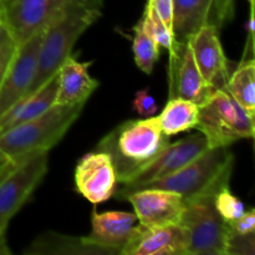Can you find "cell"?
I'll use <instances>...</instances> for the list:
<instances>
[{
  "instance_id": "cell-13",
  "label": "cell",
  "mask_w": 255,
  "mask_h": 255,
  "mask_svg": "<svg viewBox=\"0 0 255 255\" xmlns=\"http://www.w3.org/2000/svg\"><path fill=\"white\" fill-rule=\"evenodd\" d=\"M168 81L169 99L179 97L198 106L204 104L214 91L202 76L188 41L174 44L173 52L169 55Z\"/></svg>"
},
{
  "instance_id": "cell-11",
  "label": "cell",
  "mask_w": 255,
  "mask_h": 255,
  "mask_svg": "<svg viewBox=\"0 0 255 255\" xmlns=\"http://www.w3.org/2000/svg\"><path fill=\"white\" fill-rule=\"evenodd\" d=\"M42 34L44 30L17 45L14 57L0 85V115L29 92L36 72Z\"/></svg>"
},
{
  "instance_id": "cell-10",
  "label": "cell",
  "mask_w": 255,
  "mask_h": 255,
  "mask_svg": "<svg viewBox=\"0 0 255 255\" xmlns=\"http://www.w3.org/2000/svg\"><path fill=\"white\" fill-rule=\"evenodd\" d=\"M174 41L187 42L206 25L221 30L234 15L233 0H172Z\"/></svg>"
},
{
  "instance_id": "cell-19",
  "label": "cell",
  "mask_w": 255,
  "mask_h": 255,
  "mask_svg": "<svg viewBox=\"0 0 255 255\" xmlns=\"http://www.w3.org/2000/svg\"><path fill=\"white\" fill-rule=\"evenodd\" d=\"M57 92V74L35 91L25 95L0 115V134L20 124L39 116L54 106Z\"/></svg>"
},
{
  "instance_id": "cell-17",
  "label": "cell",
  "mask_w": 255,
  "mask_h": 255,
  "mask_svg": "<svg viewBox=\"0 0 255 255\" xmlns=\"http://www.w3.org/2000/svg\"><path fill=\"white\" fill-rule=\"evenodd\" d=\"M136 222V214L129 212L110 211L99 213L94 209L91 216V233L86 236V239L94 246L109 252L110 255L121 254Z\"/></svg>"
},
{
  "instance_id": "cell-20",
  "label": "cell",
  "mask_w": 255,
  "mask_h": 255,
  "mask_svg": "<svg viewBox=\"0 0 255 255\" xmlns=\"http://www.w3.org/2000/svg\"><path fill=\"white\" fill-rule=\"evenodd\" d=\"M29 255H110L109 252L94 246L86 237H72L46 232L37 237L25 251Z\"/></svg>"
},
{
  "instance_id": "cell-28",
  "label": "cell",
  "mask_w": 255,
  "mask_h": 255,
  "mask_svg": "<svg viewBox=\"0 0 255 255\" xmlns=\"http://www.w3.org/2000/svg\"><path fill=\"white\" fill-rule=\"evenodd\" d=\"M16 42L14 41L6 29L4 27V34H2L1 41H0V85H1L2 79H4L6 70L14 57L15 51H16Z\"/></svg>"
},
{
  "instance_id": "cell-34",
  "label": "cell",
  "mask_w": 255,
  "mask_h": 255,
  "mask_svg": "<svg viewBox=\"0 0 255 255\" xmlns=\"http://www.w3.org/2000/svg\"><path fill=\"white\" fill-rule=\"evenodd\" d=\"M249 4H251V7H254V0H248Z\"/></svg>"
},
{
  "instance_id": "cell-26",
  "label": "cell",
  "mask_w": 255,
  "mask_h": 255,
  "mask_svg": "<svg viewBox=\"0 0 255 255\" xmlns=\"http://www.w3.org/2000/svg\"><path fill=\"white\" fill-rule=\"evenodd\" d=\"M255 233L242 234L229 228L226 255H254Z\"/></svg>"
},
{
  "instance_id": "cell-1",
  "label": "cell",
  "mask_w": 255,
  "mask_h": 255,
  "mask_svg": "<svg viewBox=\"0 0 255 255\" xmlns=\"http://www.w3.org/2000/svg\"><path fill=\"white\" fill-rule=\"evenodd\" d=\"M102 9L104 0H70L52 17L44 29L36 72L27 94L57 74L65 59L72 54L79 37L101 16Z\"/></svg>"
},
{
  "instance_id": "cell-22",
  "label": "cell",
  "mask_w": 255,
  "mask_h": 255,
  "mask_svg": "<svg viewBox=\"0 0 255 255\" xmlns=\"http://www.w3.org/2000/svg\"><path fill=\"white\" fill-rule=\"evenodd\" d=\"M226 90L251 116L255 115V62L253 55H243L231 72Z\"/></svg>"
},
{
  "instance_id": "cell-23",
  "label": "cell",
  "mask_w": 255,
  "mask_h": 255,
  "mask_svg": "<svg viewBox=\"0 0 255 255\" xmlns=\"http://www.w3.org/2000/svg\"><path fill=\"white\" fill-rule=\"evenodd\" d=\"M161 47L154 42L144 30L141 20H138L133 26V39H132V51H133L134 62L142 72L151 75L154 64L159 59Z\"/></svg>"
},
{
  "instance_id": "cell-27",
  "label": "cell",
  "mask_w": 255,
  "mask_h": 255,
  "mask_svg": "<svg viewBox=\"0 0 255 255\" xmlns=\"http://www.w3.org/2000/svg\"><path fill=\"white\" fill-rule=\"evenodd\" d=\"M132 109L141 117H152L156 115L158 105L153 96L149 94L148 90H139L134 95V99L132 101Z\"/></svg>"
},
{
  "instance_id": "cell-21",
  "label": "cell",
  "mask_w": 255,
  "mask_h": 255,
  "mask_svg": "<svg viewBox=\"0 0 255 255\" xmlns=\"http://www.w3.org/2000/svg\"><path fill=\"white\" fill-rule=\"evenodd\" d=\"M199 106L188 100L172 97L157 117L159 128L166 136L172 137L196 128L198 124Z\"/></svg>"
},
{
  "instance_id": "cell-9",
  "label": "cell",
  "mask_w": 255,
  "mask_h": 255,
  "mask_svg": "<svg viewBox=\"0 0 255 255\" xmlns=\"http://www.w3.org/2000/svg\"><path fill=\"white\" fill-rule=\"evenodd\" d=\"M70 0H0V20L16 45L41 31Z\"/></svg>"
},
{
  "instance_id": "cell-14",
  "label": "cell",
  "mask_w": 255,
  "mask_h": 255,
  "mask_svg": "<svg viewBox=\"0 0 255 255\" xmlns=\"http://www.w3.org/2000/svg\"><path fill=\"white\" fill-rule=\"evenodd\" d=\"M121 255H188V237L179 224L134 226Z\"/></svg>"
},
{
  "instance_id": "cell-5",
  "label": "cell",
  "mask_w": 255,
  "mask_h": 255,
  "mask_svg": "<svg viewBox=\"0 0 255 255\" xmlns=\"http://www.w3.org/2000/svg\"><path fill=\"white\" fill-rule=\"evenodd\" d=\"M196 129L206 136L209 147H231L254 137V117L224 89L214 90L199 106Z\"/></svg>"
},
{
  "instance_id": "cell-16",
  "label": "cell",
  "mask_w": 255,
  "mask_h": 255,
  "mask_svg": "<svg viewBox=\"0 0 255 255\" xmlns=\"http://www.w3.org/2000/svg\"><path fill=\"white\" fill-rule=\"evenodd\" d=\"M125 201L133 207L138 224L147 227L179 224L184 209L181 194L159 188H143L128 194Z\"/></svg>"
},
{
  "instance_id": "cell-24",
  "label": "cell",
  "mask_w": 255,
  "mask_h": 255,
  "mask_svg": "<svg viewBox=\"0 0 255 255\" xmlns=\"http://www.w3.org/2000/svg\"><path fill=\"white\" fill-rule=\"evenodd\" d=\"M139 20L142 21L144 30L154 40V42L159 47L166 49L168 51V54L171 55L174 50V44H176L173 31L159 19L156 11L148 4H146V6H144V11Z\"/></svg>"
},
{
  "instance_id": "cell-7",
  "label": "cell",
  "mask_w": 255,
  "mask_h": 255,
  "mask_svg": "<svg viewBox=\"0 0 255 255\" xmlns=\"http://www.w3.org/2000/svg\"><path fill=\"white\" fill-rule=\"evenodd\" d=\"M49 152H35L10 162L0 173V232L24 207L47 172Z\"/></svg>"
},
{
  "instance_id": "cell-15",
  "label": "cell",
  "mask_w": 255,
  "mask_h": 255,
  "mask_svg": "<svg viewBox=\"0 0 255 255\" xmlns=\"http://www.w3.org/2000/svg\"><path fill=\"white\" fill-rule=\"evenodd\" d=\"M219 31L221 30L213 25H206L188 39V45L202 76L214 90L226 89L232 72L219 39Z\"/></svg>"
},
{
  "instance_id": "cell-31",
  "label": "cell",
  "mask_w": 255,
  "mask_h": 255,
  "mask_svg": "<svg viewBox=\"0 0 255 255\" xmlns=\"http://www.w3.org/2000/svg\"><path fill=\"white\" fill-rule=\"evenodd\" d=\"M11 252L7 248L6 239H5V233L0 232V255H10Z\"/></svg>"
},
{
  "instance_id": "cell-29",
  "label": "cell",
  "mask_w": 255,
  "mask_h": 255,
  "mask_svg": "<svg viewBox=\"0 0 255 255\" xmlns=\"http://www.w3.org/2000/svg\"><path fill=\"white\" fill-rule=\"evenodd\" d=\"M228 226L232 231L237 232V233H255V211L253 208L246 211L238 219L229 222Z\"/></svg>"
},
{
  "instance_id": "cell-18",
  "label": "cell",
  "mask_w": 255,
  "mask_h": 255,
  "mask_svg": "<svg viewBox=\"0 0 255 255\" xmlns=\"http://www.w3.org/2000/svg\"><path fill=\"white\" fill-rule=\"evenodd\" d=\"M91 62H80L74 55L65 59L57 71V92L54 105H86L99 81L90 75Z\"/></svg>"
},
{
  "instance_id": "cell-33",
  "label": "cell",
  "mask_w": 255,
  "mask_h": 255,
  "mask_svg": "<svg viewBox=\"0 0 255 255\" xmlns=\"http://www.w3.org/2000/svg\"><path fill=\"white\" fill-rule=\"evenodd\" d=\"M2 34H4V25H2L1 20H0V41H1Z\"/></svg>"
},
{
  "instance_id": "cell-6",
  "label": "cell",
  "mask_w": 255,
  "mask_h": 255,
  "mask_svg": "<svg viewBox=\"0 0 255 255\" xmlns=\"http://www.w3.org/2000/svg\"><path fill=\"white\" fill-rule=\"evenodd\" d=\"M217 193L184 199L179 226L188 237V255H226L229 226L214 206Z\"/></svg>"
},
{
  "instance_id": "cell-4",
  "label": "cell",
  "mask_w": 255,
  "mask_h": 255,
  "mask_svg": "<svg viewBox=\"0 0 255 255\" xmlns=\"http://www.w3.org/2000/svg\"><path fill=\"white\" fill-rule=\"evenodd\" d=\"M233 168L234 154L231 147H208L179 171L153 182L146 188L176 192L184 199L204 193H217L229 186Z\"/></svg>"
},
{
  "instance_id": "cell-12",
  "label": "cell",
  "mask_w": 255,
  "mask_h": 255,
  "mask_svg": "<svg viewBox=\"0 0 255 255\" xmlns=\"http://www.w3.org/2000/svg\"><path fill=\"white\" fill-rule=\"evenodd\" d=\"M74 179L77 193L92 204H100L112 198L119 184L110 156L96 149L80 158L75 168Z\"/></svg>"
},
{
  "instance_id": "cell-3",
  "label": "cell",
  "mask_w": 255,
  "mask_h": 255,
  "mask_svg": "<svg viewBox=\"0 0 255 255\" xmlns=\"http://www.w3.org/2000/svg\"><path fill=\"white\" fill-rule=\"evenodd\" d=\"M85 105H54L39 116L0 134V152L15 162L35 152H49L79 119Z\"/></svg>"
},
{
  "instance_id": "cell-30",
  "label": "cell",
  "mask_w": 255,
  "mask_h": 255,
  "mask_svg": "<svg viewBox=\"0 0 255 255\" xmlns=\"http://www.w3.org/2000/svg\"><path fill=\"white\" fill-rule=\"evenodd\" d=\"M147 4L156 11L159 19L172 30V24H173V2L172 0H147Z\"/></svg>"
},
{
  "instance_id": "cell-2",
  "label": "cell",
  "mask_w": 255,
  "mask_h": 255,
  "mask_svg": "<svg viewBox=\"0 0 255 255\" xmlns=\"http://www.w3.org/2000/svg\"><path fill=\"white\" fill-rule=\"evenodd\" d=\"M169 143L156 116L128 120L115 127L97 143L96 151L110 156L117 181L124 184L151 163Z\"/></svg>"
},
{
  "instance_id": "cell-8",
  "label": "cell",
  "mask_w": 255,
  "mask_h": 255,
  "mask_svg": "<svg viewBox=\"0 0 255 255\" xmlns=\"http://www.w3.org/2000/svg\"><path fill=\"white\" fill-rule=\"evenodd\" d=\"M208 147L206 136L201 132L183 137L173 143L169 142L151 163L147 164L133 178L122 184L121 188L115 193L116 198L125 201L128 194L146 188L153 182L171 176L189 163L192 159L199 156L202 152L206 151Z\"/></svg>"
},
{
  "instance_id": "cell-25",
  "label": "cell",
  "mask_w": 255,
  "mask_h": 255,
  "mask_svg": "<svg viewBox=\"0 0 255 255\" xmlns=\"http://www.w3.org/2000/svg\"><path fill=\"white\" fill-rule=\"evenodd\" d=\"M214 206L219 216L229 223L238 219L247 211L246 206L239 198H237L229 189V186L223 187L214 196Z\"/></svg>"
},
{
  "instance_id": "cell-32",
  "label": "cell",
  "mask_w": 255,
  "mask_h": 255,
  "mask_svg": "<svg viewBox=\"0 0 255 255\" xmlns=\"http://www.w3.org/2000/svg\"><path fill=\"white\" fill-rule=\"evenodd\" d=\"M9 163H10L9 159H7L6 157H5L4 154H2L1 152H0V173H1V172L4 171L5 168H6L7 164H9Z\"/></svg>"
}]
</instances>
